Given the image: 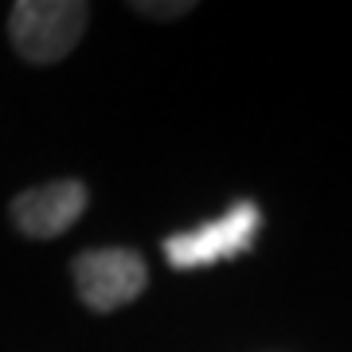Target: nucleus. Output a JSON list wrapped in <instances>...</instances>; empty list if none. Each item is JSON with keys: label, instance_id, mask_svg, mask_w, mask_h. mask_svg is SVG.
Segmentation results:
<instances>
[{"label": "nucleus", "instance_id": "1", "mask_svg": "<svg viewBox=\"0 0 352 352\" xmlns=\"http://www.w3.org/2000/svg\"><path fill=\"white\" fill-rule=\"evenodd\" d=\"M87 24L90 8L82 0H16L8 12V39L20 59L47 67L78 47Z\"/></svg>", "mask_w": 352, "mask_h": 352}, {"label": "nucleus", "instance_id": "2", "mask_svg": "<svg viewBox=\"0 0 352 352\" xmlns=\"http://www.w3.org/2000/svg\"><path fill=\"white\" fill-rule=\"evenodd\" d=\"M263 227V215L254 208V200L231 204L219 219L192 227V231H176L164 239V258L173 270H204L223 258H239L254 247V235Z\"/></svg>", "mask_w": 352, "mask_h": 352}, {"label": "nucleus", "instance_id": "3", "mask_svg": "<svg viewBox=\"0 0 352 352\" xmlns=\"http://www.w3.org/2000/svg\"><path fill=\"white\" fill-rule=\"evenodd\" d=\"M71 274L82 305L94 314H113L138 302L149 286V266L129 247H90L71 258Z\"/></svg>", "mask_w": 352, "mask_h": 352}, {"label": "nucleus", "instance_id": "4", "mask_svg": "<svg viewBox=\"0 0 352 352\" xmlns=\"http://www.w3.org/2000/svg\"><path fill=\"white\" fill-rule=\"evenodd\" d=\"M87 204V184L75 176H63V180H47V184L16 192L8 204V215H12L16 231L28 239H59L63 231H71L82 219Z\"/></svg>", "mask_w": 352, "mask_h": 352}, {"label": "nucleus", "instance_id": "5", "mask_svg": "<svg viewBox=\"0 0 352 352\" xmlns=\"http://www.w3.org/2000/svg\"><path fill=\"white\" fill-rule=\"evenodd\" d=\"M138 16H149V20H180V16H188L196 4L192 0H173V4H157V0H133L129 4Z\"/></svg>", "mask_w": 352, "mask_h": 352}]
</instances>
